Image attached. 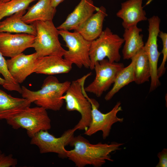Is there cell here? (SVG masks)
<instances>
[{
    "mask_svg": "<svg viewBox=\"0 0 167 167\" xmlns=\"http://www.w3.org/2000/svg\"><path fill=\"white\" fill-rule=\"evenodd\" d=\"M123 143L115 142L110 144L99 143L93 144L81 135L74 136L70 145L73 149L67 151V157L74 162L75 166L84 167L92 165L102 166L106 160L113 161L110 154L120 149Z\"/></svg>",
    "mask_w": 167,
    "mask_h": 167,
    "instance_id": "cell-1",
    "label": "cell"
},
{
    "mask_svg": "<svg viewBox=\"0 0 167 167\" xmlns=\"http://www.w3.org/2000/svg\"><path fill=\"white\" fill-rule=\"evenodd\" d=\"M71 82L66 81L60 82L56 77L49 75L44 80L41 89L36 91L31 90L22 86L21 94L23 98L38 106L46 109L59 110L64 100L61 97L65 94Z\"/></svg>",
    "mask_w": 167,
    "mask_h": 167,
    "instance_id": "cell-2",
    "label": "cell"
},
{
    "mask_svg": "<svg viewBox=\"0 0 167 167\" xmlns=\"http://www.w3.org/2000/svg\"><path fill=\"white\" fill-rule=\"evenodd\" d=\"M91 74L89 73L71 82L65 94L61 97L65 101L67 111H77L81 115L80 120L74 127L76 130H86L91 121L92 105L83 90L85 80Z\"/></svg>",
    "mask_w": 167,
    "mask_h": 167,
    "instance_id": "cell-3",
    "label": "cell"
},
{
    "mask_svg": "<svg viewBox=\"0 0 167 167\" xmlns=\"http://www.w3.org/2000/svg\"><path fill=\"white\" fill-rule=\"evenodd\" d=\"M32 24L36 34L32 45L38 58L46 56L63 57L66 50L62 46L58 38V30L52 21H36Z\"/></svg>",
    "mask_w": 167,
    "mask_h": 167,
    "instance_id": "cell-4",
    "label": "cell"
},
{
    "mask_svg": "<svg viewBox=\"0 0 167 167\" xmlns=\"http://www.w3.org/2000/svg\"><path fill=\"white\" fill-rule=\"evenodd\" d=\"M124 41L123 38L113 33L109 28L107 27L98 38L91 42L90 68L94 69L96 62L106 58L110 62H118L121 58L120 49Z\"/></svg>",
    "mask_w": 167,
    "mask_h": 167,
    "instance_id": "cell-5",
    "label": "cell"
},
{
    "mask_svg": "<svg viewBox=\"0 0 167 167\" xmlns=\"http://www.w3.org/2000/svg\"><path fill=\"white\" fill-rule=\"evenodd\" d=\"M6 120L14 129H26L31 138L40 131L49 130L51 126L46 109L38 106L28 107Z\"/></svg>",
    "mask_w": 167,
    "mask_h": 167,
    "instance_id": "cell-6",
    "label": "cell"
},
{
    "mask_svg": "<svg viewBox=\"0 0 167 167\" xmlns=\"http://www.w3.org/2000/svg\"><path fill=\"white\" fill-rule=\"evenodd\" d=\"M58 33L68 48L63 56L64 58L79 68H90L89 51L91 41L85 39L75 31L71 32L58 30Z\"/></svg>",
    "mask_w": 167,
    "mask_h": 167,
    "instance_id": "cell-7",
    "label": "cell"
},
{
    "mask_svg": "<svg viewBox=\"0 0 167 167\" xmlns=\"http://www.w3.org/2000/svg\"><path fill=\"white\" fill-rule=\"evenodd\" d=\"M83 92L85 96L89 101L92 107V119L91 123L84 134L90 136L99 131L102 132L103 139H106L109 135L112 125L117 122H123V118L117 116L118 113L122 110L120 102H118L109 112L103 113L99 110V104L95 99L89 97L84 88Z\"/></svg>",
    "mask_w": 167,
    "mask_h": 167,
    "instance_id": "cell-8",
    "label": "cell"
},
{
    "mask_svg": "<svg viewBox=\"0 0 167 167\" xmlns=\"http://www.w3.org/2000/svg\"><path fill=\"white\" fill-rule=\"evenodd\" d=\"M76 131L74 127L68 129L59 137H55L48 131H41L31 138L30 143L37 146L41 154L54 153L61 158H67L65 147L70 145Z\"/></svg>",
    "mask_w": 167,
    "mask_h": 167,
    "instance_id": "cell-9",
    "label": "cell"
},
{
    "mask_svg": "<svg viewBox=\"0 0 167 167\" xmlns=\"http://www.w3.org/2000/svg\"><path fill=\"white\" fill-rule=\"evenodd\" d=\"M122 63L111 62L107 59L96 62L94 69L96 76L93 81L84 89L86 92L92 93L100 97L113 83L118 72L124 67Z\"/></svg>",
    "mask_w": 167,
    "mask_h": 167,
    "instance_id": "cell-10",
    "label": "cell"
},
{
    "mask_svg": "<svg viewBox=\"0 0 167 167\" xmlns=\"http://www.w3.org/2000/svg\"><path fill=\"white\" fill-rule=\"evenodd\" d=\"M148 20V37L143 49L147 56L150 67L151 81L149 92H151L160 85L157 74V65L161 53L158 50L157 41L161 31V19L158 16L153 15Z\"/></svg>",
    "mask_w": 167,
    "mask_h": 167,
    "instance_id": "cell-11",
    "label": "cell"
},
{
    "mask_svg": "<svg viewBox=\"0 0 167 167\" xmlns=\"http://www.w3.org/2000/svg\"><path fill=\"white\" fill-rule=\"evenodd\" d=\"M35 37L26 33H0V51L4 57H15L32 48Z\"/></svg>",
    "mask_w": 167,
    "mask_h": 167,
    "instance_id": "cell-12",
    "label": "cell"
},
{
    "mask_svg": "<svg viewBox=\"0 0 167 167\" xmlns=\"http://www.w3.org/2000/svg\"><path fill=\"white\" fill-rule=\"evenodd\" d=\"M37 58L36 52L28 55L22 53L6 60L9 72L17 83H22L29 75L34 73Z\"/></svg>",
    "mask_w": 167,
    "mask_h": 167,
    "instance_id": "cell-13",
    "label": "cell"
},
{
    "mask_svg": "<svg viewBox=\"0 0 167 167\" xmlns=\"http://www.w3.org/2000/svg\"><path fill=\"white\" fill-rule=\"evenodd\" d=\"M98 9L92 0H81L64 21L57 28L58 30H75Z\"/></svg>",
    "mask_w": 167,
    "mask_h": 167,
    "instance_id": "cell-14",
    "label": "cell"
},
{
    "mask_svg": "<svg viewBox=\"0 0 167 167\" xmlns=\"http://www.w3.org/2000/svg\"><path fill=\"white\" fill-rule=\"evenodd\" d=\"M72 64L63 57L46 56L37 58L34 72L49 75L67 73L72 69Z\"/></svg>",
    "mask_w": 167,
    "mask_h": 167,
    "instance_id": "cell-15",
    "label": "cell"
},
{
    "mask_svg": "<svg viewBox=\"0 0 167 167\" xmlns=\"http://www.w3.org/2000/svg\"><path fill=\"white\" fill-rule=\"evenodd\" d=\"M142 2L143 0H127L121 3V8L116 15L122 19V25L124 29L148 19Z\"/></svg>",
    "mask_w": 167,
    "mask_h": 167,
    "instance_id": "cell-16",
    "label": "cell"
},
{
    "mask_svg": "<svg viewBox=\"0 0 167 167\" xmlns=\"http://www.w3.org/2000/svg\"><path fill=\"white\" fill-rule=\"evenodd\" d=\"M96 11L74 30L90 41L96 39L101 33L104 20L107 16L106 9L103 6Z\"/></svg>",
    "mask_w": 167,
    "mask_h": 167,
    "instance_id": "cell-17",
    "label": "cell"
},
{
    "mask_svg": "<svg viewBox=\"0 0 167 167\" xmlns=\"http://www.w3.org/2000/svg\"><path fill=\"white\" fill-rule=\"evenodd\" d=\"M56 11V8L52 6L50 0H39L28 8L22 19L28 24L37 21H52Z\"/></svg>",
    "mask_w": 167,
    "mask_h": 167,
    "instance_id": "cell-18",
    "label": "cell"
},
{
    "mask_svg": "<svg viewBox=\"0 0 167 167\" xmlns=\"http://www.w3.org/2000/svg\"><path fill=\"white\" fill-rule=\"evenodd\" d=\"M31 103L26 99L14 97L0 89V119L11 117L30 107Z\"/></svg>",
    "mask_w": 167,
    "mask_h": 167,
    "instance_id": "cell-19",
    "label": "cell"
},
{
    "mask_svg": "<svg viewBox=\"0 0 167 167\" xmlns=\"http://www.w3.org/2000/svg\"><path fill=\"white\" fill-rule=\"evenodd\" d=\"M142 28L137 25L125 29L123 37L125 43L122 54L124 59H131L143 47Z\"/></svg>",
    "mask_w": 167,
    "mask_h": 167,
    "instance_id": "cell-20",
    "label": "cell"
},
{
    "mask_svg": "<svg viewBox=\"0 0 167 167\" xmlns=\"http://www.w3.org/2000/svg\"><path fill=\"white\" fill-rule=\"evenodd\" d=\"M26 12V10L21 11L1 21L0 33H26L36 36V32L35 27L32 24L25 23L22 19Z\"/></svg>",
    "mask_w": 167,
    "mask_h": 167,
    "instance_id": "cell-21",
    "label": "cell"
},
{
    "mask_svg": "<svg viewBox=\"0 0 167 167\" xmlns=\"http://www.w3.org/2000/svg\"><path fill=\"white\" fill-rule=\"evenodd\" d=\"M130 64L126 67H124L117 74L111 89L105 97L106 101L110 100L121 89L130 83L134 82L135 58L131 59Z\"/></svg>",
    "mask_w": 167,
    "mask_h": 167,
    "instance_id": "cell-22",
    "label": "cell"
},
{
    "mask_svg": "<svg viewBox=\"0 0 167 167\" xmlns=\"http://www.w3.org/2000/svg\"><path fill=\"white\" fill-rule=\"evenodd\" d=\"M134 80L140 84L149 81L151 77L150 67L147 54L143 48L134 56Z\"/></svg>",
    "mask_w": 167,
    "mask_h": 167,
    "instance_id": "cell-23",
    "label": "cell"
},
{
    "mask_svg": "<svg viewBox=\"0 0 167 167\" xmlns=\"http://www.w3.org/2000/svg\"><path fill=\"white\" fill-rule=\"evenodd\" d=\"M36 0H10L3 2L0 0V21L20 11L26 10L32 2Z\"/></svg>",
    "mask_w": 167,
    "mask_h": 167,
    "instance_id": "cell-24",
    "label": "cell"
},
{
    "mask_svg": "<svg viewBox=\"0 0 167 167\" xmlns=\"http://www.w3.org/2000/svg\"><path fill=\"white\" fill-rule=\"evenodd\" d=\"M158 36L161 39L163 45L161 52L163 54V59L161 65L157 69L158 75L160 78L165 74L166 69L165 66L167 60V33L160 31Z\"/></svg>",
    "mask_w": 167,
    "mask_h": 167,
    "instance_id": "cell-25",
    "label": "cell"
},
{
    "mask_svg": "<svg viewBox=\"0 0 167 167\" xmlns=\"http://www.w3.org/2000/svg\"><path fill=\"white\" fill-rule=\"evenodd\" d=\"M0 74L4 79L10 84L17 86H20L11 76L8 71L6 60L0 51Z\"/></svg>",
    "mask_w": 167,
    "mask_h": 167,
    "instance_id": "cell-26",
    "label": "cell"
},
{
    "mask_svg": "<svg viewBox=\"0 0 167 167\" xmlns=\"http://www.w3.org/2000/svg\"><path fill=\"white\" fill-rule=\"evenodd\" d=\"M17 164V159L13 158L11 154L6 156L0 152V167H14Z\"/></svg>",
    "mask_w": 167,
    "mask_h": 167,
    "instance_id": "cell-27",
    "label": "cell"
},
{
    "mask_svg": "<svg viewBox=\"0 0 167 167\" xmlns=\"http://www.w3.org/2000/svg\"><path fill=\"white\" fill-rule=\"evenodd\" d=\"M0 85L5 89L9 91H15L21 93V87L20 86H17L11 84L7 82L4 79L0 76Z\"/></svg>",
    "mask_w": 167,
    "mask_h": 167,
    "instance_id": "cell-28",
    "label": "cell"
},
{
    "mask_svg": "<svg viewBox=\"0 0 167 167\" xmlns=\"http://www.w3.org/2000/svg\"><path fill=\"white\" fill-rule=\"evenodd\" d=\"M159 161L156 167H166L167 166V149L164 148L157 155Z\"/></svg>",
    "mask_w": 167,
    "mask_h": 167,
    "instance_id": "cell-29",
    "label": "cell"
},
{
    "mask_svg": "<svg viewBox=\"0 0 167 167\" xmlns=\"http://www.w3.org/2000/svg\"><path fill=\"white\" fill-rule=\"evenodd\" d=\"M64 0H50L52 6L55 8L56 7Z\"/></svg>",
    "mask_w": 167,
    "mask_h": 167,
    "instance_id": "cell-30",
    "label": "cell"
},
{
    "mask_svg": "<svg viewBox=\"0 0 167 167\" xmlns=\"http://www.w3.org/2000/svg\"><path fill=\"white\" fill-rule=\"evenodd\" d=\"M0 0L3 2H8L10 0Z\"/></svg>",
    "mask_w": 167,
    "mask_h": 167,
    "instance_id": "cell-31",
    "label": "cell"
},
{
    "mask_svg": "<svg viewBox=\"0 0 167 167\" xmlns=\"http://www.w3.org/2000/svg\"><path fill=\"white\" fill-rule=\"evenodd\" d=\"M147 0V1H150V0Z\"/></svg>",
    "mask_w": 167,
    "mask_h": 167,
    "instance_id": "cell-32",
    "label": "cell"
}]
</instances>
